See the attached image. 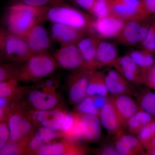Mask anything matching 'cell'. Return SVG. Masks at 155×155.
Masks as SVG:
<instances>
[{"instance_id":"obj_1","label":"cell","mask_w":155,"mask_h":155,"mask_svg":"<svg viewBox=\"0 0 155 155\" xmlns=\"http://www.w3.org/2000/svg\"><path fill=\"white\" fill-rule=\"evenodd\" d=\"M45 8L13 3L7 8L5 22L8 32L25 38L34 26L45 21Z\"/></svg>"},{"instance_id":"obj_2","label":"cell","mask_w":155,"mask_h":155,"mask_svg":"<svg viewBox=\"0 0 155 155\" xmlns=\"http://www.w3.org/2000/svg\"><path fill=\"white\" fill-rule=\"evenodd\" d=\"M44 18L45 21L69 25L88 34L94 20L88 13L80 11L67 3L46 7Z\"/></svg>"},{"instance_id":"obj_3","label":"cell","mask_w":155,"mask_h":155,"mask_svg":"<svg viewBox=\"0 0 155 155\" xmlns=\"http://www.w3.org/2000/svg\"><path fill=\"white\" fill-rule=\"evenodd\" d=\"M57 63L47 52L33 54L19 68L17 78L38 79L48 76L55 70Z\"/></svg>"},{"instance_id":"obj_4","label":"cell","mask_w":155,"mask_h":155,"mask_svg":"<svg viewBox=\"0 0 155 155\" xmlns=\"http://www.w3.org/2000/svg\"><path fill=\"white\" fill-rule=\"evenodd\" d=\"M153 16L140 20L126 21L121 32L116 38L121 44L133 46L141 44L145 38Z\"/></svg>"},{"instance_id":"obj_5","label":"cell","mask_w":155,"mask_h":155,"mask_svg":"<svg viewBox=\"0 0 155 155\" xmlns=\"http://www.w3.org/2000/svg\"><path fill=\"white\" fill-rule=\"evenodd\" d=\"M125 22L114 15L94 19L88 34L101 40L116 39L121 32Z\"/></svg>"},{"instance_id":"obj_6","label":"cell","mask_w":155,"mask_h":155,"mask_svg":"<svg viewBox=\"0 0 155 155\" xmlns=\"http://www.w3.org/2000/svg\"><path fill=\"white\" fill-rule=\"evenodd\" d=\"M112 15L125 21L140 20L151 16L143 8L140 0H108Z\"/></svg>"},{"instance_id":"obj_7","label":"cell","mask_w":155,"mask_h":155,"mask_svg":"<svg viewBox=\"0 0 155 155\" xmlns=\"http://www.w3.org/2000/svg\"><path fill=\"white\" fill-rule=\"evenodd\" d=\"M33 54L25 39L7 33L2 57L13 62L26 61Z\"/></svg>"},{"instance_id":"obj_8","label":"cell","mask_w":155,"mask_h":155,"mask_svg":"<svg viewBox=\"0 0 155 155\" xmlns=\"http://www.w3.org/2000/svg\"><path fill=\"white\" fill-rule=\"evenodd\" d=\"M54 58L57 64L63 69L75 70L84 68L82 58L76 44L61 45Z\"/></svg>"},{"instance_id":"obj_9","label":"cell","mask_w":155,"mask_h":155,"mask_svg":"<svg viewBox=\"0 0 155 155\" xmlns=\"http://www.w3.org/2000/svg\"><path fill=\"white\" fill-rule=\"evenodd\" d=\"M101 124L108 132L116 136L118 139L123 134L125 129L110 97L107 104L100 110Z\"/></svg>"},{"instance_id":"obj_10","label":"cell","mask_w":155,"mask_h":155,"mask_svg":"<svg viewBox=\"0 0 155 155\" xmlns=\"http://www.w3.org/2000/svg\"><path fill=\"white\" fill-rule=\"evenodd\" d=\"M113 66L130 83L136 85L143 84L142 71L128 55L118 57Z\"/></svg>"},{"instance_id":"obj_11","label":"cell","mask_w":155,"mask_h":155,"mask_svg":"<svg viewBox=\"0 0 155 155\" xmlns=\"http://www.w3.org/2000/svg\"><path fill=\"white\" fill-rule=\"evenodd\" d=\"M110 98L125 130L128 120L141 108L137 102L129 95H112Z\"/></svg>"},{"instance_id":"obj_12","label":"cell","mask_w":155,"mask_h":155,"mask_svg":"<svg viewBox=\"0 0 155 155\" xmlns=\"http://www.w3.org/2000/svg\"><path fill=\"white\" fill-rule=\"evenodd\" d=\"M25 39L33 54L47 52L51 47L49 35L41 23L34 26Z\"/></svg>"},{"instance_id":"obj_13","label":"cell","mask_w":155,"mask_h":155,"mask_svg":"<svg viewBox=\"0 0 155 155\" xmlns=\"http://www.w3.org/2000/svg\"><path fill=\"white\" fill-rule=\"evenodd\" d=\"M100 40L87 34L77 43V47L83 62L84 68L90 70L96 69V57Z\"/></svg>"},{"instance_id":"obj_14","label":"cell","mask_w":155,"mask_h":155,"mask_svg":"<svg viewBox=\"0 0 155 155\" xmlns=\"http://www.w3.org/2000/svg\"><path fill=\"white\" fill-rule=\"evenodd\" d=\"M91 71L86 69H78L71 76L69 95L72 103L78 104L87 96V90Z\"/></svg>"},{"instance_id":"obj_15","label":"cell","mask_w":155,"mask_h":155,"mask_svg":"<svg viewBox=\"0 0 155 155\" xmlns=\"http://www.w3.org/2000/svg\"><path fill=\"white\" fill-rule=\"evenodd\" d=\"M88 34L71 26L58 23H52L51 38L61 45L77 44L78 42Z\"/></svg>"},{"instance_id":"obj_16","label":"cell","mask_w":155,"mask_h":155,"mask_svg":"<svg viewBox=\"0 0 155 155\" xmlns=\"http://www.w3.org/2000/svg\"><path fill=\"white\" fill-rule=\"evenodd\" d=\"M106 81L108 92L113 96L132 95L135 91L134 85L115 69H110L106 74Z\"/></svg>"},{"instance_id":"obj_17","label":"cell","mask_w":155,"mask_h":155,"mask_svg":"<svg viewBox=\"0 0 155 155\" xmlns=\"http://www.w3.org/2000/svg\"><path fill=\"white\" fill-rule=\"evenodd\" d=\"M115 146L119 155H145L144 147L133 134H123L117 139Z\"/></svg>"},{"instance_id":"obj_18","label":"cell","mask_w":155,"mask_h":155,"mask_svg":"<svg viewBox=\"0 0 155 155\" xmlns=\"http://www.w3.org/2000/svg\"><path fill=\"white\" fill-rule=\"evenodd\" d=\"M118 57V50L115 45L100 40L97 48L96 57V69L113 66Z\"/></svg>"},{"instance_id":"obj_19","label":"cell","mask_w":155,"mask_h":155,"mask_svg":"<svg viewBox=\"0 0 155 155\" xmlns=\"http://www.w3.org/2000/svg\"><path fill=\"white\" fill-rule=\"evenodd\" d=\"M79 114L83 126V139L91 142H97L102 133V125L99 118L94 115Z\"/></svg>"},{"instance_id":"obj_20","label":"cell","mask_w":155,"mask_h":155,"mask_svg":"<svg viewBox=\"0 0 155 155\" xmlns=\"http://www.w3.org/2000/svg\"><path fill=\"white\" fill-rule=\"evenodd\" d=\"M108 94L106 74L98 69L91 70L89 76L87 95L107 97Z\"/></svg>"},{"instance_id":"obj_21","label":"cell","mask_w":155,"mask_h":155,"mask_svg":"<svg viewBox=\"0 0 155 155\" xmlns=\"http://www.w3.org/2000/svg\"><path fill=\"white\" fill-rule=\"evenodd\" d=\"M8 127L11 141L15 143L27 134L31 129L29 122L18 114H13L10 116Z\"/></svg>"},{"instance_id":"obj_22","label":"cell","mask_w":155,"mask_h":155,"mask_svg":"<svg viewBox=\"0 0 155 155\" xmlns=\"http://www.w3.org/2000/svg\"><path fill=\"white\" fill-rule=\"evenodd\" d=\"M66 114L60 111H41L35 114V118L45 127L54 130L61 129Z\"/></svg>"},{"instance_id":"obj_23","label":"cell","mask_w":155,"mask_h":155,"mask_svg":"<svg viewBox=\"0 0 155 155\" xmlns=\"http://www.w3.org/2000/svg\"><path fill=\"white\" fill-rule=\"evenodd\" d=\"M155 119V117L141 109L128 120L126 128L129 134L137 135L144 126Z\"/></svg>"},{"instance_id":"obj_24","label":"cell","mask_w":155,"mask_h":155,"mask_svg":"<svg viewBox=\"0 0 155 155\" xmlns=\"http://www.w3.org/2000/svg\"><path fill=\"white\" fill-rule=\"evenodd\" d=\"M29 99L34 107L41 111L52 109L57 104L55 97L39 91L31 92Z\"/></svg>"},{"instance_id":"obj_25","label":"cell","mask_w":155,"mask_h":155,"mask_svg":"<svg viewBox=\"0 0 155 155\" xmlns=\"http://www.w3.org/2000/svg\"><path fill=\"white\" fill-rule=\"evenodd\" d=\"M75 148L72 142L51 143L40 147L38 153L41 155H72Z\"/></svg>"},{"instance_id":"obj_26","label":"cell","mask_w":155,"mask_h":155,"mask_svg":"<svg viewBox=\"0 0 155 155\" xmlns=\"http://www.w3.org/2000/svg\"><path fill=\"white\" fill-rule=\"evenodd\" d=\"M154 54L142 49L131 51L128 55L141 69L143 73L155 64Z\"/></svg>"},{"instance_id":"obj_27","label":"cell","mask_w":155,"mask_h":155,"mask_svg":"<svg viewBox=\"0 0 155 155\" xmlns=\"http://www.w3.org/2000/svg\"><path fill=\"white\" fill-rule=\"evenodd\" d=\"M134 95L141 109L155 117V92L145 90L140 92L135 91Z\"/></svg>"},{"instance_id":"obj_28","label":"cell","mask_w":155,"mask_h":155,"mask_svg":"<svg viewBox=\"0 0 155 155\" xmlns=\"http://www.w3.org/2000/svg\"><path fill=\"white\" fill-rule=\"evenodd\" d=\"M89 14L95 19L112 15L108 0H95Z\"/></svg>"},{"instance_id":"obj_29","label":"cell","mask_w":155,"mask_h":155,"mask_svg":"<svg viewBox=\"0 0 155 155\" xmlns=\"http://www.w3.org/2000/svg\"><path fill=\"white\" fill-rule=\"evenodd\" d=\"M78 104L77 109L79 114L94 115L99 118L100 111L95 108L92 96H87Z\"/></svg>"},{"instance_id":"obj_30","label":"cell","mask_w":155,"mask_h":155,"mask_svg":"<svg viewBox=\"0 0 155 155\" xmlns=\"http://www.w3.org/2000/svg\"><path fill=\"white\" fill-rule=\"evenodd\" d=\"M136 135L145 148L155 137V119L144 126Z\"/></svg>"},{"instance_id":"obj_31","label":"cell","mask_w":155,"mask_h":155,"mask_svg":"<svg viewBox=\"0 0 155 155\" xmlns=\"http://www.w3.org/2000/svg\"><path fill=\"white\" fill-rule=\"evenodd\" d=\"M67 0H15L13 3L22 4L25 5L45 8L61 5L67 3Z\"/></svg>"},{"instance_id":"obj_32","label":"cell","mask_w":155,"mask_h":155,"mask_svg":"<svg viewBox=\"0 0 155 155\" xmlns=\"http://www.w3.org/2000/svg\"><path fill=\"white\" fill-rule=\"evenodd\" d=\"M143 49L155 54V18L153 17L145 38L141 44Z\"/></svg>"},{"instance_id":"obj_33","label":"cell","mask_w":155,"mask_h":155,"mask_svg":"<svg viewBox=\"0 0 155 155\" xmlns=\"http://www.w3.org/2000/svg\"><path fill=\"white\" fill-rule=\"evenodd\" d=\"M19 68L14 64L0 65V82L17 78Z\"/></svg>"},{"instance_id":"obj_34","label":"cell","mask_w":155,"mask_h":155,"mask_svg":"<svg viewBox=\"0 0 155 155\" xmlns=\"http://www.w3.org/2000/svg\"><path fill=\"white\" fill-rule=\"evenodd\" d=\"M16 86L15 79L0 82V99H7L11 96Z\"/></svg>"},{"instance_id":"obj_35","label":"cell","mask_w":155,"mask_h":155,"mask_svg":"<svg viewBox=\"0 0 155 155\" xmlns=\"http://www.w3.org/2000/svg\"><path fill=\"white\" fill-rule=\"evenodd\" d=\"M143 84L155 92V64L143 72Z\"/></svg>"},{"instance_id":"obj_36","label":"cell","mask_w":155,"mask_h":155,"mask_svg":"<svg viewBox=\"0 0 155 155\" xmlns=\"http://www.w3.org/2000/svg\"><path fill=\"white\" fill-rule=\"evenodd\" d=\"M35 136L43 143L48 142L56 138L58 134L54 130L45 127L40 129Z\"/></svg>"},{"instance_id":"obj_37","label":"cell","mask_w":155,"mask_h":155,"mask_svg":"<svg viewBox=\"0 0 155 155\" xmlns=\"http://www.w3.org/2000/svg\"><path fill=\"white\" fill-rule=\"evenodd\" d=\"M75 114H66L61 129L67 135L69 131L72 129L75 122Z\"/></svg>"},{"instance_id":"obj_38","label":"cell","mask_w":155,"mask_h":155,"mask_svg":"<svg viewBox=\"0 0 155 155\" xmlns=\"http://www.w3.org/2000/svg\"><path fill=\"white\" fill-rule=\"evenodd\" d=\"M10 138V132L7 124L0 122V150L5 145Z\"/></svg>"},{"instance_id":"obj_39","label":"cell","mask_w":155,"mask_h":155,"mask_svg":"<svg viewBox=\"0 0 155 155\" xmlns=\"http://www.w3.org/2000/svg\"><path fill=\"white\" fill-rule=\"evenodd\" d=\"M19 153V147L15 142L7 143L0 150V155H17Z\"/></svg>"},{"instance_id":"obj_40","label":"cell","mask_w":155,"mask_h":155,"mask_svg":"<svg viewBox=\"0 0 155 155\" xmlns=\"http://www.w3.org/2000/svg\"><path fill=\"white\" fill-rule=\"evenodd\" d=\"M96 155H119L115 145L106 144L97 149Z\"/></svg>"},{"instance_id":"obj_41","label":"cell","mask_w":155,"mask_h":155,"mask_svg":"<svg viewBox=\"0 0 155 155\" xmlns=\"http://www.w3.org/2000/svg\"><path fill=\"white\" fill-rule=\"evenodd\" d=\"M89 13L95 0H68Z\"/></svg>"},{"instance_id":"obj_42","label":"cell","mask_w":155,"mask_h":155,"mask_svg":"<svg viewBox=\"0 0 155 155\" xmlns=\"http://www.w3.org/2000/svg\"><path fill=\"white\" fill-rule=\"evenodd\" d=\"M141 5L150 16H155V0H140Z\"/></svg>"},{"instance_id":"obj_43","label":"cell","mask_w":155,"mask_h":155,"mask_svg":"<svg viewBox=\"0 0 155 155\" xmlns=\"http://www.w3.org/2000/svg\"><path fill=\"white\" fill-rule=\"evenodd\" d=\"M92 98L95 108L99 111L107 104L109 100V97L108 96L96 95L92 96Z\"/></svg>"},{"instance_id":"obj_44","label":"cell","mask_w":155,"mask_h":155,"mask_svg":"<svg viewBox=\"0 0 155 155\" xmlns=\"http://www.w3.org/2000/svg\"><path fill=\"white\" fill-rule=\"evenodd\" d=\"M8 31L0 25V54L2 55Z\"/></svg>"},{"instance_id":"obj_45","label":"cell","mask_w":155,"mask_h":155,"mask_svg":"<svg viewBox=\"0 0 155 155\" xmlns=\"http://www.w3.org/2000/svg\"><path fill=\"white\" fill-rule=\"evenodd\" d=\"M42 143L41 141L35 136L31 141L29 147H30L31 149L36 150L41 146Z\"/></svg>"},{"instance_id":"obj_46","label":"cell","mask_w":155,"mask_h":155,"mask_svg":"<svg viewBox=\"0 0 155 155\" xmlns=\"http://www.w3.org/2000/svg\"><path fill=\"white\" fill-rule=\"evenodd\" d=\"M155 148V136L153 138L152 140L145 147V150L151 149Z\"/></svg>"},{"instance_id":"obj_47","label":"cell","mask_w":155,"mask_h":155,"mask_svg":"<svg viewBox=\"0 0 155 155\" xmlns=\"http://www.w3.org/2000/svg\"><path fill=\"white\" fill-rule=\"evenodd\" d=\"M145 155H155V148L146 150Z\"/></svg>"},{"instance_id":"obj_48","label":"cell","mask_w":155,"mask_h":155,"mask_svg":"<svg viewBox=\"0 0 155 155\" xmlns=\"http://www.w3.org/2000/svg\"><path fill=\"white\" fill-rule=\"evenodd\" d=\"M7 99H0V107H5L7 104Z\"/></svg>"},{"instance_id":"obj_49","label":"cell","mask_w":155,"mask_h":155,"mask_svg":"<svg viewBox=\"0 0 155 155\" xmlns=\"http://www.w3.org/2000/svg\"><path fill=\"white\" fill-rule=\"evenodd\" d=\"M5 107H0V121L2 120L3 117L5 116Z\"/></svg>"},{"instance_id":"obj_50","label":"cell","mask_w":155,"mask_h":155,"mask_svg":"<svg viewBox=\"0 0 155 155\" xmlns=\"http://www.w3.org/2000/svg\"><path fill=\"white\" fill-rule=\"evenodd\" d=\"M2 56L0 54V63H1V61H2Z\"/></svg>"}]
</instances>
